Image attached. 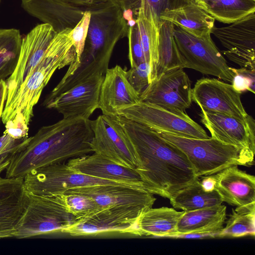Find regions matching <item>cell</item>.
Here are the masks:
<instances>
[{"label":"cell","mask_w":255,"mask_h":255,"mask_svg":"<svg viewBox=\"0 0 255 255\" xmlns=\"http://www.w3.org/2000/svg\"><path fill=\"white\" fill-rule=\"evenodd\" d=\"M201 123L211 137L235 146L240 152L241 165L254 164L255 152V123L250 116L245 120L225 114L201 110Z\"/></svg>","instance_id":"10"},{"label":"cell","mask_w":255,"mask_h":255,"mask_svg":"<svg viewBox=\"0 0 255 255\" xmlns=\"http://www.w3.org/2000/svg\"><path fill=\"white\" fill-rule=\"evenodd\" d=\"M21 6L31 16L50 25L57 33L73 29L86 11L61 0H21Z\"/></svg>","instance_id":"23"},{"label":"cell","mask_w":255,"mask_h":255,"mask_svg":"<svg viewBox=\"0 0 255 255\" xmlns=\"http://www.w3.org/2000/svg\"><path fill=\"white\" fill-rule=\"evenodd\" d=\"M0 1H1V0H0Z\"/></svg>","instance_id":"46"},{"label":"cell","mask_w":255,"mask_h":255,"mask_svg":"<svg viewBox=\"0 0 255 255\" xmlns=\"http://www.w3.org/2000/svg\"><path fill=\"white\" fill-rule=\"evenodd\" d=\"M73 6L85 11H93L111 4L114 0H61Z\"/></svg>","instance_id":"40"},{"label":"cell","mask_w":255,"mask_h":255,"mask_svg":"<svg viewBox=\"0 0 255 255\" xmlns=\"http://www.w3.org/2000/svg\"><path fill=\"white\" fill-rule=\"evenodd\" d=\"M184 212L167 207L147 209L137 220L139 236L169 238L177 233V224Z\"/></svg>","instance_id":"26"},{"label":"cell","mask_w":255,"mask_h":255,"mask_svg":"<svg viewBox=\"0 0 255 255\" xmlns=\"http://www.w3.org/2000/svg\"><path fill=\"white\" fill-rule=\"evenodd\" d=\"M226 219V207L222 204L184 212L178 221L176 233L217 232L224 227Z\"/></svg>","instance_id":"25"},{"label":"cell","mask_w":255,"mask_h":255,"mask_svg":"<svg viewBox=\"0 0 255 255\" xmlns=\"http://www.w3.org/2000/svg\"><path fill=\"white\" fill-rule=\"evenodd\" d=\"M169 199L174 208L184 212L220 205L223 202L216 190H205L198 178L178 191Z\"/></svg>","instance_id":"27"},{"label":"cell","mask_w":255,"mask_h":255,"mask_svg":"<svg viewBox=\"0 0 255 255\" xmlns=\"http://www.w3.org/2000/svg\"><path fill=\"white\" fill-rule=\"evenodd\" d=\"M89 123L93 132L91 147L97 153L122 166L136 169L132 143L116 116L100 115Z\"/></svg>","instance_id":"11"},{"label":"cell","mask_w":255,"mask_h":255,"mask_svg":"<svg viewBox=\"0 0 255 255\" xmlns=\"http://www.w3.org/2000/svg\"><path fill=\"white\" fill-rule=\"evenodd\" d=\"M199 180L204 188L207 191L215 190L216 179L214 174L209 176H203L198 177Z\"/></svg>","instance_id":"41"},{"label":"cell","mask_w":255,"mask_h":255,"mask_svg":"<svg viewBox=\"0 0 255 255\" xmlns=\"http://www.w3.org/2000/svg\"><path fill=\"white\" fill-rule=\"evenodd\" d=\"M158 29V61L154 80L167 70L176 68L184 69L185 67V63L174 40L173 24L167 20H161Z\"/></svg>","instance_id":"28"},{"label":"cell","mask_w":255,"mask_h":255,"mask_svg":"<svg viewBox=\"0 0 255 255\" xmlns=\"http://www.w3.org/2000/svg\"><path fill=\"white\" fill-rule=\"evenodd\" d=\"M118 115L145 126L159 133L199 139L209 137L203 128L186 112H178L150 103L139 102L121 110Z\"/></svg>","instance_id":"7"},{"label":"cell","mask_w":255,"mask_h":255,"mask_svg":"<svg viewBox=\"0 0 255 255\" xmlns=\"http://www.w3.org/2000/svg\"><path fill=\"white\" fill-rule=\"evenodd\" d=\"M134 147L142 180L154 194L169 199L197 177L184 152L149 128L116 116Z\"/></svg>","instance_id":"1"},{"label":"cell","mask_w":255,"mask_h":255,"mask_svg":"<svg viewBox=\"0 0 255 255\" xmlns=\"http://www.w3.org/2000/svg\"><path fill=\"white\" fill-rule=\"evenodd\" d=\"M30 138L15 139L4 131L0 136V156L13 154L22 149L28 142Z\"/></svg>","instance_id":"39"},{"label":"cell","mask_w":255,"mask_h":255,"mask_svg":"<svg viewBox=\"0 0 255 255\" xmlns=\"http://www.w3.org/2000/svg\"><path fill=\"white\" fill-rule=\"evenodd\" d=\"M241 94L232 84L215 78H201L192 89V100L201 110L245 120L249 115L242 103Z\"/></svg>","instance_id":"17"},{"label":"cell","mask_w":255,"mask_h":255,"mask_svg":"<svg viewBox=\"0 0 255 255\" xmlns=\"http://www.w3.org/2000/svg\"><path fill=\"white\" fill-rule=\"evenodd\" d=\"M89 120L63 119L41 127L10 157L5 178H23L30 171L93 152Z\"/></svg>","instance_id":"2"},{"label":"cell","mask_w":255,"mask_h":255,"mask_svg":"<svg viewBox=\"0 0 255 255\" xmlns=\"http://www.w3.org/2000/svg\"><path fill=\"white\" fill-rule=\"evenodd\" d=\"M205 11L215 20L230 24L255 12V0H211Z\"/></svg>","instance_id":"30"},{"label":"cell","mask_w":255,"mask_h":255,"mask_svg":"<svg viewBox=\"0 0 255 255\" xmlns=\"http://www.w3.org/2000/svg\"><path fill=\"white\" fill-rule=\"evenodd\" d=\"M127 78L139 97L150 84V67L146 62L126 71Z\"/></svg>","instance_id":"37"},{"label":"cell","mask_w":255,"mask_h":255,"mask_svg":"<svg viewBox=\"0 0 255 255\" xmlns=\"http://www.w3.org/2000/svg\"><path fill=\"white\" fill-rule=\"evenodd\" d=\"M213 34L226 49L223 54L241 68L255 70V12L223 27Z\"/></svg>","instance_id":"14"},{"label":"cell","mask_w":255,"mask_h":255,"mask_svg":"<svg viewBox=\"0 0 255 255\" xmlns=\"http://www.w3.org/2000/svg\"><path fill=\"white\" fill-rule=\"evenodd\" d=\"M140 102L139 96L129 83L126 70L117 65L108 68L102 83L99 109L103 115L116 116L121 110Z\"/></svg>","instance_id":"20"},{"label":"cell","mask_w":255,"mask_h":255,"mask_svg":"<svg viewBox=\"0 0 255 255\" xmlns=\"http://www.w3.org/2000/svg\"><path fill=\"white\" fill-rule=\"evenodd\" d=\"M23 184L27 192L41 196L62 194L72 188L87 186L114 185L133 187L78 173L62 163L30 171L24 177Z\"/></svg>","instance_id":"9"},{"label":"cell","mask_w":255,"mask_h":255,"mask_svg":"<svg viewBox=\"0 0 255 255\" xmlns=\"http://www.w3.org/2000/svg\"><path fill=\"white\" fill-rule=\"evenodd\" d=\"M68 29L56 33L44 56L32 70L13 98L5 103L1 116L3 124L12 121L28 127L34 107L42 92L57 69L70 65L76 54Z\"/></svg>","instance_id":"4"},{"label":"cell","mask_w":255,"mask_h":255,"mask_svg":"<svg viewBox=\"0 0 255 255\" xmlns=\"http://www.w3.org/2000/svg\"><path fill=\"white\" fill-rule=\"evenodd\" d=\"M6 99V84L5 80L0 81V120L1 119Z\"/></svg>","instance_id":"42"},{"label":"cell","mask_w":255,"mask_h":255,"mask_svg":"<svg viewBox=\"0 0 255 255\" xmlns=\"http://www.w3.org/2000/svg\"><path fill=\"white\" fill-rule=\"evenodd\" d=\"M147 209L139 207H117L103 210L90 217L76 221L61 232L72 236L96 235L117 232L139 235L137 222Z\"/></svg>","instance_id":"13"},{"label":"cell","mask_w":255,"mask_h":255,"mask_svg":"<svg viewBox=\"0 0 255 255\" xmlns=\"http://www.w3.org/2000/svg\"><path fill=\"white\" fill-rule=\"evenodd\" d=\"M189 3L191 0H125L119 4L123 10H128L131 13L140 12L158 27L161 13Z\"/></svg>","instance_id":"33"},{"label":"cell","mask_w":255,"mask_h":255,"mask_svg":"<svg viewBox=\"0 0 255 255\" xmlns=\"http://www.w3.org/2000/svg\"><path fill=\"white\" fill-rule=\"evenodd\" d=\"M63 193L86 195L92 198L102 210L117 207L152 208L156 198L142 189L128 186L98 185L76 187Z\"/></svg>","instance_id":"18"},{"label":"cell","mask_w":255,"mask_h":255,"mask_svg":"<svg viewBox=\"0 0 255 255\" xmlns=\"http://www.w3.org/2000/svg\"><path fill=\"white\" fill-rule=\"evenodd\" d=\"M27 193L25 207L13 238H30L61 232L77 221L60 195L41 196Z\"/></svg>","instance_id":"5"},{"label":"cell","mask_w":255,"mask_h":255,"mask_svg":"<svg viewBox=\"0 0 255 255\" xmlns=\"http://www.w3.org/2000/svg\"></svg>","instance_id":"47"},{"label":"cell","mask_w":255,"mask_h":255,"mask_svg":"<svg viewBox=\"0 0 255 255\" xmlns=\"http://www.w3.org/2000/svg\"><path fill=\"white\" fill-rule=\"evenodd\" d=\"M137 24L145 62L150 67V83L154 80L158 61V27L139 11L132 13Z\"/></svg>","instance_id":"29"},{"label":"cell","mask_w":255,"mask_h":255,"mask_svg":"<svg viewBox=\"0 0 255 255\" xmlns=\"http://www.w3.org/2000/svg\"><path fill=\"white\" fill-rule=\"evenodd\" d=\"M27 198L23 178L0 179V239L13 238Z\"/></svg>","instance_id":"21"},{"label":"cell","mask_w":255,"mask_h":255,"mask_svg":"<svg viewBox=\"0 0 255 255\" xmlns=\"http://www.w3.org/2000/svg\"><path fill=\"white\" fill-rule=\"evenodd\" d=\"M215 190L223 202L236 207L255 205V177L238 165L227 167L214 174Z\"/></svg>","instance_id":"22"},{"label":"cell","mask_w":255,"mask_h":255,"mask_svg":"<svg viewBox=\"0 0 255 255\" xmlns=\"http://www.w3.org/2000/svg\"><path fill=\"white\" fill-rule=\"evenodd\" d=\"M173 36L185 67L232 82L234 74L208 34L193 36L174 25Z\"/></svg>","instance_id":"8"},{"label":"cell","mask_w":255,"mask_h":255,"mask_svg":"<svg viewBox=\"0 0 255 255\" xmlns=\"http://www.w3.org/2000/svg\"><path fill=\"white\" fill-rule=\"evenodd\" d=\"M234 74L232 85L236 90L242 93L248 91L255 94V70L231 67Z\"/></svg>","instance_id":"38"},{"label":"cell","mask_w":255,"mask_h":255,"mask_svg":"<svg viewBox=\"0 0 255 255\" xmlns=\"http://www.w3.org/2000/svg\"><path fill=\"white\" fill-rule=\"evenodd\" d=\"M128 25L124 10L116 1L91 11L89 29L80 63L73 74L61 80L47 97L52 99L88 77L104 75L118 41L127 37Z\"/></svg>","instance_id":"3"},{"label":"cell","mask_w":255,"mask_h":255,"mask_svg":"<svg viewBox=\"0 0 255 255\" xmlns=\"http://www.w3.org/2000/svg\"><path fill=\"white\" fill-rule=\"evenodd\" d=\"M128 59L131 67L145 62L137 24L133 18L128 20Z\"/></svg>","instance_id":"36"},{"label":"cell","mask_w":255,"mask_h":255,"mask_svg":"<svg viewBox=\"0 0 255 255\" xmlns=\"http://www.w3.org/2000/svg\"><path fill=\"white\" fill-rule=\"evenodd\" d=\"M67 165L78 173L126 184L154 194L136 169L119 165L97 153L70 159Z\"/></svg>","instance_id":"19"},{"label":"cell","mask_w":255,"mask_h":255,"mask_svg":"<svg viewBox=\"0 0 255 255\" xmlns=\"http://www.w3.org/2000/svg\"><path fill=\"white\" fill-rule=\"evenodd\" d=\"M22 37L18 29H0V81L5 80L16 66Z\"/></svg>","instance_id":"31"},{"label":"cell","mask_w":255,"mask_h":255,"mask_svg":"<svg viewBox=\"0 0 255 255\" xmlns=\"http://www.w3.org/2000/svg\"><path fill=\"white\" fill-rule=\"evenodd\" d=\"M220 238H239L255 235V205L233 209Z\"/></svg>","instance_id":"32"},{"label":"cell","mask_w":255,"mask_h":255,"mask_svg":"<svg viewBox=\"0 0 255 255\" xmlns=\"http://www.w3.org/2000/svg\"><path fill=\"white\" fill-rule=\"evenodd\" d=\"M160 19L170 21L198 37L211 34L215 20L204 9L191 3L164 11L160 14Z\"/></svg>","instance_id":"24"},{"label":"cell","mask_w":255,"mask_h":255,"mask_svg":"<svg viewBox=\"0 0 255 255\" xmlns=\"http://www.w3.org/2000/svg\"><path fill=\"white\" fill-rule=\"evenodd\" d=\"M210 0H191V3L199 6L205 10L208 3Z\"/></svg>","instance_id":"44"},{"label":"cell","mask_w":255,"mask_h":255,"mask_svg":"<svg viewBox=\"0 0 255 255\" xmlns=\"http://www.w3.org/2000/svg\"><path fill=\"white\" fill-rule=\"evenodd\" d=\"M11 155L5 154L0 156V179L1 178L0 174L7 167L10 162V157Z\"/></svg>","instance_id":"43"},{"label":"cell","mask_w":255,"mask_h":255,"mask_svg":"<svg viewBox=\"0 0 255 255\" xmlns=\"http://www.w3.org/2000/svg\"><path fill=\"white\" fill-rule=\"evenodd\" d=\"M139 99L140 102L186 112L192 102L191 81L183 68L170 69L152 81Z\"/></svg>","instance_id":"12"},{"label":"cell","mask_w":255,"mask_h":255,"mask_svg":"<svg viewBox=\"0 0 255 255\" xmlns=\"http://www.w3.org/2000/svg\"><path fill=\"white\" fill-rule=\"evenodd\" d=\"M104 75H92L55 98L45 100L44 106L53 109L63 115V119L89 118L99 109L101 87Z\"/></svg>","instance_id":"16"},{"label":"cell","mask_w":255,"mask_h":255,"mask_svg":"<svg viewBox=\"0 0 255 255\" xmlns=\"http://www.w3.org/2000/svg\"><path fill=\"white\" fill-rule=\"evenodd\" d=\"M56 32L49 24L33 28L23 38L18 61L12 74L5 80V102L9 101L44 56Z\"/></svg>","instance_id":"15"},{"label":"cell","mask_w":255,"mask_h":255,"mask_svg":"<svg viewBox=\"0 0 255 255\" xmlns=\"http://www.w3.org/2000/svg\"><path fill=\"white\" fill-rule=\"evenodd\" d=\"M159 134L184 152L197 177L215 174L231 166L241 165L237 147L212 137L199 139Z\"/></svg>","instance_id":"6"},{"label":"cell","mask_w":255,"mask_h":255,"mask_svg":"<svg viewBox=\"0 0 255 255\" xmlns=\"http://www.w3.org/2000/svg\"><path fill=\"white\" fill-rule=\"evenodd\" d=\"M115 1H116L117 2H121L122 1H124L125 0H114Z\"/></svg>","instance_id":"45"},{"label":"cell","mask_w":255,"mask_h":255,"mask_svg":"<svg viewBox=\"0 0 255 255\" xmlns=\"http://www.w3.org/2000/svg\"><path fill=\"white\" fill-rule=\"evenodd\" d=\"M58 195L61 196L68 211L75 216L77 221L103 210L92 198L87 196L73 193Z\"/></svg>","instance_id":"34"},{"label":"cell","mask_w":255,"mask_h":255,"mask_svg":"<svg viewBox=\"0 0 255 255\" xmlns=\"http://www.w3.org/2000/svg\"><path fill=\"white\" fill-rule=\"evenodd\" d=\"M90 17L91 11H85L80 20L69 32V36L75 48L76 56L73 63L69 65L68 70L62 78V80L72 76L80 63L81 57L88 34Z\"/></svg>","instance_id":"35"}]
</instances>
